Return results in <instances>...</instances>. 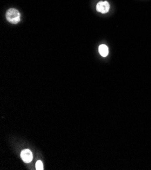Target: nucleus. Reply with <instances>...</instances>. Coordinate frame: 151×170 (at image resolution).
I'll list each match as a JSON object with an SVG mask.
<instances>
[{"label":"nucleus","instance_id":"obj_2","mask_svg":"<svg viewBox=\"0 0 151 170\" xmlns=\"http://www.w3.org/2000/svg\"><path fill=\"white\" fill-rule=\"evenodd\" d=\"M96 9L98 12H99L102 14H105L108 12L110 9V6L107 1H100L96 6Z\"/></svg>","mask_w":151,"mask_h":170},{"label":"nucleus","instance_id":"obj_1","mask_svg":"<svg viewBox=\"0 0 151 170\" xmlns=\"http://www.w3.org/2000/svg\"><path fill=\"white\" fill-rule=\"evenodd\" d=\"M8 21L12 24H16L21 21V14L16 9L11 8L7 11L6 14Z\"/></svg>","mask_w":151,"mask_h":170},{"label":"nucleus","instance_id":"obj_3","mask_svg":"<svg viewBox=\"0 0 151 170\" xmlns=\"http://www.w3.org/2000/svg\"><path fill=\"white\" fill-rule=\"evenodd\" d=\"M21 156L24 162L28 163L33 160V154L31 151L28 149L23 150L21 153Z\"/></svg>","mask_w":151,"mask_h":170},{"label":"nucleus","instance_id":"obj_4","mask_svg":"<svg viewBox=\"0 0 151 170\" xmlns=\"http://www.w3.org/2000/svg\"><path fill=\"white\" fill-rule=\"evenodd\" d=\"M98 50H99L100 54L102 56L106 57L108 54V48L106 45H104V44H102V45L99 46Z\"/></svg>","mask_w":151,"mask_h":170},{"label":"nucleus","instance_id":"obj_5","mask_svg":"<svg viewBox=\"0 0 151 170\" xmlns=\"http://www.w3.org/2000/svg\"><path fill=\"white\" fill-rule=\"evenodd\" d=\"M36 167V169L38 170H43V163L41 161H38L36 163L35 165Z\"/></svg>","mask_w":151,"mask_h":170}]
</instances>
